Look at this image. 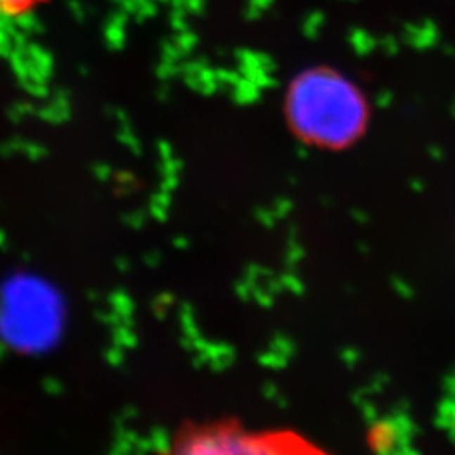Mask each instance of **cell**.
I'll use <instances>...</instances> for the list:
<instances>
[{"instance_id":"1","label":"cell","mask_w":455,"mask_h":455,"mask_svg":"<svg viewBox=\"0 0 455 455\" xmlns=\"http://www.w3.org/2000/svg\"><path fill=\"white\" fill-rule=\"evenodd\" d=\"M290 120L307 140L342 146L358 135L366 110L358 90L342 76L310 73L293 84L288 98Z\"/></svg>"},{"instance_id":"2","label":"cell","mask_w":455,"mask_h":455,"mask_svg":"<svg viewBox=\"0 0 455 455\" xmlns=\"http://www.w3.org/2000/svg\"><path fill=\"white\" fill-rule=\"evenodd\" d=\"M160 455H331L292 430H253L236 420L186 425Z\"/></svg>"},{"instance_id":"3","label":"cell","mask_w":455,"mask_h":455,"mask_svg":"<svg viewBox=\"0 0 455 455\" xmlns=\"http://www.w3.org/2000/svg\"><path fill=\"white\" fill-rule=\"evenodd\" d=\"M51 0H0V19H17L32 14Z\"/></svg>"}]
</instances>
